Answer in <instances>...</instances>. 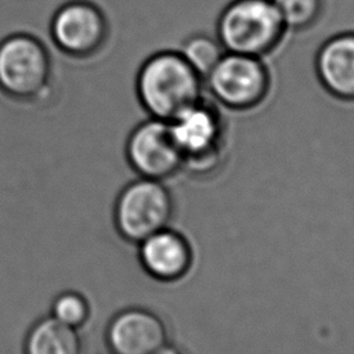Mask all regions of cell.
<instances>
[{
    "label": "cell",
    "instance_id": "1",
    "mask_svg": "<svg viewBox=\"0 0 354 354\" xmlns=\"http://www.w3.org/2000/svg\"><path fill=\"white\" fill-rule=\"evenodd\" d=\"M203 79L187 64L178 50L151 54L136 75V95L149 118L169 122L199 101Z\"/></svg>",
    "mask_w": 354,
    "mask_h": 354
},
{
    "label": "cell",
    "instance_id": "2",
    "mask_svg": "<svg viewBox=\"0 0 354 354\" xmlns=\"http://www.w3.org/2000/svg\"><path fill=\"white\" fill-rule=\"evenodd\" d=\"M286 32L272 0H231L217 17L214 35L227 53L264 58Z\"/></svg>",
    "mask_w": 354,
    "mask_h": 354
},
{
    "label": "cell",
    "instance_id": "3",
    "mask_svg": "<svg viewBox=\"0 0 354 354\" xmlns=\"http://www.w3.org/2000/svg\"><path fill=\"white\" fill-rule=\"evenodd\" d=\"M271 72L260 57L227 53L203 79L214 102L231 111H250L261 105L271 90Z\"/></svg>",
    "mask_w": 354,
    "mask_h": 354
},
{
    "label": "cell",
    "instance_id": "4",
    "mask_svg": "<svg viewBox=\"0 0 354 354\" xmlns=\"http://www.w3.org/2000/svg\"><path fill=\"white\" fill-rule=\"evenodd\" d=\"M167 123L183 153V167L194 174H206L217 167L225 130L220 109L213 101L202 97Z\"/></svg>",
    "mask_w": 354,
    "mask_h": 354
},
{
    "label": "cell",
    "instance_id": "5",
    "mask_svg": "<svg viewBox=\"0 0 354 354\" xmlns=\"http://www.w3.org/2000/svg\"><path fill=\"white\" fill-rule=\"evenodd\" d=\"M173 213V196L163 181L138 177L119 192L113 206V223L124 241L138 245L169 227Z\"/></svg>",
    "mask_w": 354,
    "mask_h": 354
},
{
    "label": "cell",
    "instance_id": "6",
    "mask_svg": "<svg viewBox=\"0 0 354 354\" xmlns=\"http://www.w3.org/2000/svg\"><path fill=\"white\" fill-rule=\"evenodd\" d=\"M51 58L46 46L28 33H12L0 41V90L10 98H40L50 84Z\"/></svg>",
    "mask_w": 354,
    "mask_h": 354
},
{
    "label": "cell",
    "instance_id": "7",
    "mask_svg": "<svg viewBox=\"0 0 354 354\" xmlns=\"http://www.w3.org/2000/svg\"><path fill=\"white\" fill-rule=\"evenodd\" d=\"M109 25L104 11L87 0H72L61 6L50 22L55 47L73 58L95 55L106 43Z\"/></svg>",
    "mask_w": 354,
    "mask_h": 354
},
{
    "label": "cell",
    "instance_id": "8",
    "mask_svg": "<svg viewBox=\"0 0 354 354\" xmlns=\"http://www.w3.org/2000/svg\"><path fill=\"white\" fill-rule=\"evenodd\" d=\"M130 167L138 177L163 181L183 169L180 152L169 123L148 118L129 134L124 147Z\"/></svg>",
    "mask_w": 354,
    "mask_h": 354
},
{
    "label": "cell",
    "instance_id": "9",
    "mask_svg": "<svg viewBox=\"0 0 354 354\" xmlns=\"http://www.w3.org/2000/svg\"><path fill=\"white\" fill-rule=\"evenodd\" d=\"M105 343L111 354H155L169 343V330L155 311L127 307L109 319Z\"/></svg>",
    "mask_w": 354,
    "mask_h": 354
},
{
    "label": "cell",
    "instance_id": "10",
    "mask_svg": "<svg viewBox=\"0 0 354 354\" xmlns=\"http://www.w3.org/2000/svg\"><path fill=\"white\" fill-rule=\"evenodd\" d=\"M138 260L151 278L171 283L189 272L194 250L181 232L165 227L138 243Z\"/></svg>",
    "mask_w": 354,
    "mask_h": 354
},
{
    "label": "cell",
    "instance_id": "11",
    "mask_svg": "<svg viewBox=\"0 0 354 354\" xmlns=\"http://www.w3.org/2000/svg\"><path fill=\"white\" fill-rule=\"evenodd\" d=\"M314 71L330 97L354 102V30L328 37L315 53Z\"/></svg>",
    "mask_w": 354,
    "mask_h": 354
},
{
    "label": "cell",
    "instance_id": "12",
    "mask_svg": "<svg viewBox=\"0 0 354 354\" xmlns=\"http://www.w3.org/2000/svg\"><path fill=\"white\" fill-rule=\"evenodd\" d=\"M24 354H82V339L77 329L44 317L28 330Z\"/></svg>",
    "mask_w": 354,
    "mask_h": 354
},
{
    "label": "cell",
    "instance_id": "13",
    "mask_svg": "<svg viewBox=\"0 0 354 354\" xmlns=\"http://www.w3.org/2000/svg\"><path fill=\"white\" fill-rule=\"evenodd\" d=\"M178 53L187 61V64L202 79H205L225 54V50L216 35L195 32L183 40Z\"/></svg>",
    "mask_w": 354,
    "mask_h": 354
},
{
    "label": "cell",
    "instance_id": "14",
    "mask_svg": "<svg viewBox=\"0 0 354 354\" xmlns=\"http://www.w3.org/2000/svg\"><path fill=\"white\" fill-rule=\"evenodd\" d=\"M286 30L303 32L313 28L324 11V0H272Z\"/></svg>",
    "mask_w": 354,
    "mask_h": 354
},
{
    "label": "cell",
    "instance_id": "15",
    "mask_svg": "<svg viewBox=\"0 0 354 354\" xmlns=\"http://www.w3.org/2000/svg\"><path fill=\"white\" fill-rule=\"evenodd\" d=\"M88 300L76 290H65L55 296L51 304V317L79 330L90 318Z\"/></svg>",
    "mask_w": 354,
    "mask_h": 354
},
{
    "label": "cell",
    "instance_id": "16",
    "mask_svg": "<svg viewBox=\"0 0 354 354\" xmlns=\"http://www.w3.org/2000/svg\"><path fill=\"white\" fill-rule=\"evenodd\" d=\"M155 354H187L183 348L174 346V344H170V343H166L163 347H160Z\"/></svg>",
    "mask_w": 354,
    "mask_h": 354
}]
</instances>
